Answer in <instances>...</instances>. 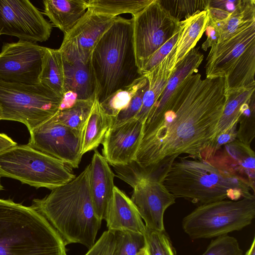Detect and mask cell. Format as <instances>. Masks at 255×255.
Here are the masks:
<instances>
[{
  "label": "cell",
  "mask_w": 255,
  "mask_h": 255,
  "mask_svg": "<svg viewBox=\"0 0 255 255\" xmlns=\"http://www.w3.org/2000/svg\"><path fill=\"white\" fill-rule=\"evenodd\" d=\"M225 102L224 78L189 75L165 105L150 111L134 161L163 176L181 154L203 160L216 137Z\"/></svg>",
  "instance_id": "1"
},
{
  "label": "cell",
  "mask_w": 255,
  "mask_h": 255,
  "mask_svg": "<svg viewBox=\"0 0 255 255\" xmlns=\"http://www.w3.org/2000/svg\"><path fill=\"white\" fill-rule=\"evenodd\" d=\"M89 164L77 176L53 190L31 206L57 231L66 245L77 243L91 248L95 243L102 220L97 216L89 183Z\"/></svg>",
  "instance_id": "2"
},
{
  "label": "cell",
  "mask_w": 255,
  "mask_h": 255,
  "mask_svg": "<svg viewBox=\"0 0 255 255\" xmlns=\"http://www.w3.org/2000/svg\"><path fill=\"white\" fill-rule=\"evenodd\" d=\"M162 183L175 198L201 205L255 195L241 178L206 161L187 157L178 158L171 164Z\"/></svg>",
  "instance_id": "3"
},
{
  "label": "cell",
  "mask_w": 255,
  "mask_h": 255,
  "mask_svg": "<svg viewBox=\"0 0 255 255\" xmlns=\"http://www.w3.org/2000/svg\"><path fill=\"white\" fill-rule=\"evenodd\" d=\"M66 246L36 210L0 199V255H67Z\"/></svg>",
  "instance_id": "4"
},
{
  "label": "cell",
  "mask_w": 255,
  "mask_h": 255,
  "mask_svg": "<svg viewBox=\"0 0 255 255\" xmlns=\"http://www.w3.org/2000/svg\"><path fill=\"white\" fill-rule=\"evenodd\" d=\"M131 19L117 16L91 57L96 81V99L101 103L141 75L137 66Z\"/></svg>",
  "instance_id": "5"
},
{
  "label": "cell",
  "mask_w": 255,
  "mask_h": 255,
  "mask_svg": "<svg viewBox=\"0 0 255 255\" xmlns=\"http://www.w3.org/2000/svg\"><path fill=\"white\" fill-rule=\"evenodd\" d=\"M0 176L53 190L76 176L63 162L26 144L16 145L0 153Z\"/></svg>",
  "instance_id": "6"
},
{
  "label": "cell",
  "mask_w": 255,
  "mask_h": 255,
  "mask_svg": "<svg viewBox=\"0 0 255 255\" xmlns=\"http://www.w3.org/2000/svg\"><path fill=\"white\" fill-rule=\"evenodd\" d=\"M62 101L40 83L26 85L0 79L1 120L21 123L29 132L55 116Z\"/></svg>",
  "instance_id": "7"
},
{
  "label": "cell",
  "mask_w": 255,
  "mask_h": 255,
  "mask_svg": "<svg viewBox=\"0 0 255 255\" xmlns=\"http://www.w3.org/2000/svg\"><path fill=\"white\" fill-rule=\"evenodd\" d=\"M255 217V196L201 205L186 216L182 228L192 239L226 235L250 225Z\"/></svg>",
  "instance_id": "8"
},
{
  "label": "cell",
  "mask_w": 255,
  "mask_h": 255,
  "mask_svg": "<svg viewBox=\"0 0 255 255\" xmlns=\"http://www.w3.org/2000/svg\"><path fill=\"white\" fill-rule=\"evenodd\" d=\"M117 176L132 187L131 200L136 207L146 228L164 232V214L175 203L160 178L133 161L113 166Z\"/></svg>",
  "instance_id": "9"
},
{
  "label": "cell",
  "mask_w": 255,
  "mask_h": 255,
  "mask_svg": "<svg viewBox=\"0 0 255 255\" xmlns=\"http://www.w3.org/2000/svg\"><path fill=\"white\" fill-rule=\"evenodd\" d=\"M131 19L135 59L139 72L150 56L180 29L181 22L173 18L159 0H153Z\"/></svg>",
  "instance_id": "10"
},
{
  "label": "cell",
  "mask_w": 255,
  "mask_h": 255,
  "mask_svg": "<svg viewBox=\"0 0 255 255\" xmlns=\"http://www.w3.org/2000/svg\"><path fill=\"white\" fill-rule=\"evenodd\" d=\"M52 29V25L30 1L0 0V36L36 43L47 40Z\"/></svg>",
  "instance_id": "11"
},
{
  "label": "cell",
  "mask_w": 255,
  "mask_h": 255,
  "mask_svg": "<svg viewBox=\"0 0 255 255\" xmlns=\"http://www.w3.org/2000/svg\"><path fill=\"white\" fill-rule=\"evenodd\" d=\"M29 132L28 146L63 162L72 168L79 167L83 156L82 131L64 126L53 117Z\"/></svg>",
  "instance_id": "12"
},
{
  "label": "cell",
  "mask_w": 255,
  "mask_h": 255,
  "mask_svg": "<svg viewBox=\"0 0 255 255\" xmlns=\"http://www.w3.org/2000/svg\"><path fill=\"white\" fill-rule=\"evenodd\" d=\"M46 48L20 40L3 43L0 52V79L26 85L39 83Z\"/></svg>",
  "instance_id": "13"
},
{
  "label": "cell",
  "mask_w": 255,
  "mask_h": 255,
  "mask_svg": "<svg viewBox=\"0 0 255 255\" xmlns=\"http://www.w3.org/2000/svg\"><path fill=\"white\" fill-rule=\"evenodd\" d=\"M117 17L87 9L76 25L64 34L59 50L63 55L84 59L91 58L95 47Z\"/></svg>",
  "instance_id": "14"
},
{
  "label": "cell",
  "mask_w": 255,
  "mask_h": 255,
  "mask_svg": "<svg viewBox=\"0 0 255 255\" xmlns=\"http://www.w3.org/2000/svg\"><path fill=\"white\" fill-rule=\"evenodd\" d=\"M255 42V21L211 47L205 66L206 78H225L241 54Z\"/></svg>",
  "instance_id": "15"
},
{
  "label": "cell",
  "mask_w": 255,
  "mask_h": 255,
  "mask_svg": "<svg viewBox=\"0 0 255 255\" xmlns=\"http://www.w3.org/2000/svg\"><path fill=\"white\" fill-rule=\"evenodd\" d=\"M143 124L134 118L110 128L102 143L103 156L109 164L124 165L135 160L142 138Z\"/></svg>",
  "instance_id": "16"
},
{
  "label": "cell",
  "mask_w": 255,
  "mask_h": 255,
  "mask_svg": "<svg viewBox=\"0 0 255 255\" xmlns=\"http://www.w3.org/2000/svg\"><path fill=\"white\" fill-rule=\"evenodd\" d=\"M62 55L64 71L62 108H69L78 100H95L96 81L91 58L84 59Z\"/></svg>",
  "instance_id": "17"
},
{
  "label": "cell",
  "mask_w": 255,
  "mask_h": 255,
  "mask_svg": "<svg viewBox=\"0 0 255 255\" xmlns=\"http://www.w3.org/2000/svg\"><path fill=\"white\" fill-rule=\"evenodd\" d=\"M206 161L246 181L255 194V153L251 145L236 139L224 145Z\"/></svg>",
  "instance_id": "18"
},
{
  "label": "cell",
  "mask_w": 255,
  "mask_h": 255,
  "mask_svg": "<svg viewBox=\"0 0 255 255\" xmlns=\"http://www.w3.org/2000/svg\"><path fill=\"white\" fill-rule=\"evenodd\" d=\"M104 220L108 230L144 234L146 227L136 207L123 191L115 186Z\"/></svg>",
  "instance_id": "19"
},
{
  "label": "cell",
  "mask_w": 255,
  "mask_h": 255,
  "mask_svg": "<svg viewBox=\"0 0 255 255\" xmlns=\"http://www.w3.org/2000/svg\"><path fill=\"white\" fill-rule=\"evenodd\" d=\"M91 195L97 216L104 220L108 205L113 195L115 174L110 164L96 150L90 164Z\"/></svg>",
  "instance_id": "20"
},
{
  "label": "cell",
  "mask_w": 255,
  "mask_h": 255,
  "mask_svg": "<svg viewBox=\"0 0 255 255\" xmlns=\"http://www.w3.org/2000/svg\"><path fill=\"white\" fill-rule=\"evenodd\" d=\"M145 246L143 234L108 230L85 255H135Z\"/></svg>",
  "instance_id": "21"
},
{
  "label": "cell",
  "mask_w": 255,
  "mask_h": 255,
  "mask_svg": "<svg viewBox=\"0 0 255 255\" xmlns=\"http://www.w3.org/2000/svg\"><path fill=\"white\" fill-rule=\"evenodd\" d=\"M175 52L176 45L157 66L143 75L147 79L148 86L143 97L141 108L135 118L143 124L163 91L174 70L176 65Z\"/></svg>",
  "instance_id": "22"
},
{
  "label": "cell",
  "mask_w": 255,
  "mask_h": 255,
  "mask_svg": "<svg viewBox=\"0 0 255 255\" xmlns=\"http://www.w3.org/2000/svg\"><path fill=\"white\" fill-rule=\"evenodd\" d=\"M44 14L64 34L70 31L88 9L86 0H45Z\"/></svg>",
  "instance_id": "23"
},
{
  "label": "cell",
  "mask_w": 255,
  "mask_h": 255,
  "mask_svg": "<svg viewBox=\"0 0 255 255\" xmlns=\"http://www.w3.org/2000/svg\"><path fill=\"white\" fill-rule=\"evenodd\" d=\"M209 16L207 9L181 20V29L176 44V64L193 48L206 30Z\"/></svg>",
  "instance_id": "24"
},
{
  "label": "cell",
  "mask_w": 255,
  "mask_h": 255,
  "mask_svg": "<svg viewBox=\"0 0 255 255\" xmlns=\"http://www.w3.org/2000/svg\"><path fill=\"white\" fill-rule=\"evenodd\" d=\"M112 118L107 115L95 99L82 130V153L95 150L102 144Z\"/></svg>",
  "instance_id": "25"
},
{
  "label": "cell",
  "mask_w": 255,
  "mask_h": 255,
  "mask_svg": "<svg viewBox=\"0 0 255 255\" xmlns=\"http://www.w3.org/2000/svg\"><path fill=\"white\" fill-rule=\"evenodd\" d=\"M255 42L241 54L224 78L226 91L255 86Z\"/></svg>",
  "instance_id": "26"
},
{
  "label": "cell",
  "mask_w": 255,
  "mask_h": 255,
  "mask_svg": "<svg viewBox=\"0 0 255 255\" xmlns=\"http://www.w3.org/2000/svg\"><path fill=\"white\" fill-rule=\"evenodd\" d=\"M39 82L57 95H64V71L62 55L58 49L46 48Z\"/></svg>",
  "instance_id": "27"
},
{
  "label": "cell",
  "mask_w": 255,
  "mask_h": 255,
  "mask_svg": "<svg viewBox=\"0 0 255 255\" xmlns=\"http://www.w3.org/2000/svg\"><path fill=\"white\" fill-rule=\"evenodd\" d=\"M255 93V86L226 91V102L218 123L216 136L238 123L245 104Z\"/></svg>",
  "instance_id": "28"
},
{
  "label": "cell",
  "mask_w": 255,
  "mask_h": 255,
  "mask_svg": "<svg viewBox=\"0 0 255 255\" xmlns=\"http://www.w3.org/2000/svg\"><path fill=\"white\" fill-rule=\"evenodd\" d=\"M255 21V0H240L235 10L224 22H215L219 28L218 41L227 38L240 28Z\"/></svg>",
  "instance_id": "29"
},
{
  "label": "cell",
  "mask_w": 255,
  "mask_h": 255,
  "mask_svg": "<svg viewBox=\"0 0 255 255\" xmlns=\"http://www.w3.org/2000/svg\"><path fill=\"white\" fill-rule=\"evenodd\" d=\"M88 9L96 13L116 17L123 13L134 15L153 0H89Z\"/></svg>",
  "instance_id": "30"
},
{
  "label": "cell",
  "mask_w": 255,
  "mask_h": 255,
  "mask_svg": "<svg viewBox=\"0 0 255 255\" xmlns=\"http://www.w3.org/2000/svg\"><path fill=\"white\" fill-rule=\"evenodd\" d=\"M147 82L145 76H141L130 85L117 91L99 103L101 108L108 116L112 118L116 117L128 106L137 91Z\"/></svg>",
  "instance_id": "31"
},
{
  "label": "cell",
  "mask_w": 255,
  "mask_h": 255,
  "mask_svg": "<svg viewBox=\"0 0 255 255\" xmlns=\"http://www.w3.org/2000/svg\"><path fill=\"white\" fill-rule=\"evenodd\" d=\"M94 101H76L72 106L60 110L53 119L72 129L82 131Z\"/></svg>",
  "instance_id": "32"
},
{
  "label": "cell",
  "mask_w": 255,
  "mask_h": 255,
  "mask_svg": "<svg viewBox=\"0 0 255 255\" xmlns=\"http://www.w3.org/2000/svg\"><path fill=\"white\" fill-rule=\"evenodd\" d=\"M162 6L175 19L181 21L205 10L208 0H159Z\"/></svg>",
  "instance_id": "33"
},
{
  "label": "cell",
  "mask_w": 255,
  "mask_h": 255,
  "mask_svg": "<svg viewBox=\"0 0 255 255\" xmlns=\"http://www.w3.org/2000/svg\"><path fill=\"white\" fill-rule=\"evenodd\" d=\"M238 123L237 139L250 145L255 137V93L245 104Z\"/></svg>",
  "instance_id": "34"
},
{
  "label": "cell",
  "mask_w": 255,
  "mask_h": 255,
  "mask_svg": "<svg viewBox=\"0 0 255 255\" xmlns=\"http://www.w3.org/2000/svg\"><path fill=\"white\" fill-rule=\"evenodd\" d=\"M143 236L149 255H175L170 240L164 232L146 228Z\"/></svg>",
  "instance_id": "35"
},
{
  "label": "cell",
  "mask_w": 255,
  "mask_h": 255,
  "mask_svg": "<svg viewBox=\"0 0 255 255\" xmlns=\"http://www.w3.org/2000/svg\"><path fill=\"white\" fill-rule=\"evenodd\" d=\"M201 255H243L237 240L227 235L213 240Z\"/></svg>",
  "instance_id": "36"
},
{
  "label": "cell",
  "mask_w": 255,
  "mask_h": 255,
  "mask_svg": "<svg viewBox=\"0 0 255 255\" xmlns=\"http://www.w3.org/2000/svg\"><path fill=\"white\" fill-rule=\"evenodd\" d=\"M148 86V82L137 91L128 106L112 118L110 128L121 125L136 118L141 108L143 97Z\"/></svg>",
  "instance_id": "37"
},
{
  "label": "cell",
  "mask_w": 255,
  "mask_h": 255,
  "mask_svg": "<svg viewBox=\"0 0 255 255\" xmlns=\"http://www.w3.org/2000/svg\"><path fill=\"white\" fill-rule=\"evenodd\" d=\"M181 29V25L176 33L150 56L139 71L141 76L148 73L157 66L171 52L176 44Z\"/></svg>",
  "instance_id": "38"
},
{
  "label": "cell",
  "mask_w": 255,
  "mask_h": 255,
  "mask_svg": "<svg viewBox=\"0 0 255 255\" xmlns=\"http://www.w3.org/2000/svg\"><path fill=\"white\" fill-rule=\"evenodd\" d=\"M238 124L236 123L227 130L216 136L202 160L207 161L224 145L237 139Z\"/></svg>",
  "instance_id": "39"
},
{
  "label": "cell",
  "mask_w": 255,
  "mask_h": 255,
  "mask_svg": "<svg viewBox=\"0 0 255 255\" xmlns=\"http://www.w3.org/2000/svg\"><path fill=\"white\" fill-rule=\"evenodd\" d=\"M205 31L207 37L201 46L202 49L204 51L215 45L218 42L220 36L218 26L210 19Z\"/></svg>",
  "instance_id": "40"
},
{
  "label": "cell",
  "mask_w": 255,
  "mask_h": 255,
  "mask_svg": "<svg viewBox=\"0 0 255 255\" xmlns=\"http://www.w3.org/2000/svg\"><path fill=\"white\" fill-rule=\"evenodd\" d=\"M239 0H209L208 6L220 8L232 13L235 10Z\"/></svg>",
  "instance_id": "41"
},
{
  "label": "cell",
  "mask_w": 255,
  "mask_h": 255,
  "mask_svg": "<svg viewBox=\"0 0 255 255\" xmlns=\"http://www.w3.org/2000/svg\"><path fill=\"white\" fill-rule=\"evenodd\" d=\"M16 145L17 143L7 135L0 133V153Z\"/></svg>",
  "instance_id": "42"
},
{
  "label": "cell",
  "mask_w": 255,
  "mask_h": 255,
  "mask_svg": "<svg viewBox=\"0 0 255 255\" xmlns=\"http://www.w3.org/2000/svg\"><path fill=\"white\" fill-rule=\"evenodd\" d=\"M245 255H255V239H253V242L249 249L246 252Z\"/></svg>",
  "instance_id": "43"
},
{
  "label": "cell",
  "mask_w": 255,
  "mask_h": 255,
  "mask_svg": "<svg viewBox=\"0 0 255 255\" xmlns=\"http://www.w3.org/2000/svg\"><path fill=\"white\" fill-rule=\"evenodd\" d=\"M135 255H149L146 247L140 249Z\"/></svg>",
  "instance_id": "44"
},
{
  "label": "cell",
  "mask_w": 255,
  "mask_h": 255,
  "mask_svg": "<svg viewBox=\"0 0 255 255\" xmlns=\"http://www.w3.org/2000/svg\"><path fill=\"white\" fill-rule=\"evenodd\" d=\"M1 116H2L1 111V110L0 109V120H1Z\"/></svg>",
  "instance_id": "45"
},
{
  "label": "cell",
  "mask_w": 255,
  "mask_h": 255,
  "mask_svg": "<svg viewBox=\"0 0 255 255\" xmlns=\"http://www.w3.org/2000/svg\"><path fill=\"white\" fill-rule=\"evenodd\" d=\"M3 189V187L2 186V185H1L0 184V190H1Z\"/></svg>",
  "instance_id": "46"
}]
</instances>
